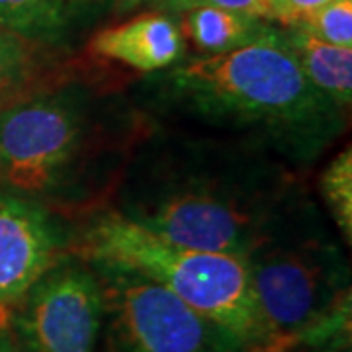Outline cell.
Segmentation results:
<instances>
[{
	"instance_id": "obj_4",
	"label": "cell",
	"mask_w": 352,
	"mask_h": 352,
	"mask_svg": "<svg viewBox=\"0 0 352 352\" xmlns=\"http://www.w3.org/2000/svg\"><path fill=\"white\" fill-rule=\"evenodd\" d=\"M268 352L292 342L351 296L349 263L309 212L292 208L245 258Z\"/></svg>"
},
{
	"instance_id": "obj_16",
	"label": "cell",
	"mask_w": 352,
	"mask_h": 352,
	"mask_svg": "<svg viewBox=\"0 0 352 352\" xmlns=\"http://www.w3.org/2000/svg\"><path fill=\"white\" fill-rule=\"evenodd\" d=\"M153 4L161 6L164 10H173V12H186L192 8H201V6H210V8H226L233 12L247 14L270 22V6L268 0H155Z\"/></svg>"
},
{
	"instance_id": "obj_18",
	"label": "cell",
	"mask_w": 352,
	"mask_h": 352,
	"mask_svg": "<svg viewBox=\"0 0 352 352\" xmlns=\"http://www.w3.org/2000/svg\"><path fill=\"white\" fill-rule=\"evenodd\" d=\"M0 352H22L18 349L12 333L6 327H0Z\"/></svg>"
},
{
	"instance_id": "obj_2",
	"label": "cell",
	"mask_w": 352,
	"mask_h": 352,
	"mask_svg": "<svg viewBox=\"0 0 352 352\" xmlns=\"http://www.w3.org/2000/svg\"><path fill=\"white\" fill-rule=\"evenodd\" d=\"M164 94L204 124L251 131L294 159H309L342 129V110L305 78L272 25L239 50L175 67Z\"/></svg>"
},
{
	"instance_id": "obj_12",
	"label": "cell",
	"mask_w": 352,
	"mask_h": 352,
	"mask_svg": "<svg viewBox=\"0 0 352 352\" xmlns=\"http://www.w3.org/2000/svg\"><path fill=\"white\" fill-rule=\"evenodd\" d=\"M82 0H0V30L28 41L59 38Z\"/></svg>"
},
{
	"instance_id": "obj_19",
	"label": "cell",
	"mask_w": 352,
	"mask_h": 352,
	"mask_svg": "<svg viewBox=\"0 0 352 352\" xmlns=\"http://www.w3.org/2000/svg\"><path fill=\"white\" fill-rule=\"evenodd\" d=\"M145 2H155V0H116V8H118V12H129Z\"/></svg>"
},
{
	"instance_id": "obj_17",
	"label": "cell",
	"mask_w": 352,
	"mask_h": 352,
	"mask_svg": "<svg viewBox=\"0 0 352 352\" xmlns=\"http://www.w3.org/2000/svg\"><path fill=\"white\" fill-rule=\"evenodd\" d=\"M333 0H268L270 6V22H280L282 25H296L305 20Z\"/></svg>"
},
{
	"instance_id": "obj_1",
	"label": "cell",
	"mask_w": 352,
	"mask_h": 352,
	"mask_svg": "<svg viewBox=\"0 0 352 352\" xmlns=\"http://www.w3.org/2000/svg\"><path fill=\"white\" fill-rule=\"evenodd\" d=\"M296 206L284 173L221 147H175L127 180L122 215L178 245L245 258Z\"/></svg>"
},
{
	"instance_id": "obj_14",
	"label": "cell",
	"mask_w": 352,
	"mask_h": 352,
	"mask_svg": "<svg viewBox=\"0 0 352 352\" xmlns=\"http://www.w3.org/2000/svg\"><path fill=\"white\" fill-rule=\"evenodd\" d=\"M36 71L32 41L0 30V100L12 98L28 87Z\"/></svg>"
},
{
	"instance_id": "obj_9",
	"label": "cell",
	"mask_w": 352,
	"mask_h": 352,
	"mask_svg": "<svg viewBox=\"0 0 352 352\" xmlns=\"http://www.w3.org/2000/svg\"><path fill=\"white\" fill-rule=\"evenodd\" d=\"M182 34L178 25L161 12L141 14L124 24L98 32L90 51L108 61L131 67L141 73L168 69L182 57Z\"/></svg>"
},
{
	"instance_id": "obj_6",
	"label": "cell",
	"mask_w": 352,
	"mask_h": 352,
	"mask_svg": "<svg viewBox=\"0 0 352 352\" xmlns=\"http://www.w3.org/2000/svg\"><path fill=\"white\" fill-rule=\"evenodd\" d=\"M104 296L94 268L63 254L14 305L8 331L22 352H94Z\"/></svg>"
},
{
	"instance_id": "obj_11",
	"label": "cell",
	"mask_w": 352,
	"mask_h": 352,
	"mask_svg": "<svg viewBox=\"0 0 352 352\" xmlns=\"http://www.w3.org/2000/svg\"><path fill=\"white\" fill-rule=\"evenodd\" d=\"M182 25L192 45L204 53V57L249 45L270 28L261 18L210 6L182 12Z\"/></svg>"
},
{
	"instance_id": "obj_3",
	"label": "cell",
	"mask_w": 352,
	"mask_h": 352,
	"mask_svg": "<svg viewBox=\"0 0 352 352\" xmlns=\"http://www.w3.org/2000/svg\"><path fill=\"white\" fill-rule=\"evenodd\" d=\"M75 254L135 270L198 314L233 331L251 349H266L249 270L241 256L166 241L129 221L118 210L96 215L85 227Z\"/></svg>"
},
{
	"instance_id": "obj_15",
	"label": "cell",
	"mask_w": 352,
	"mask_h": 352,
	"mask_svg": "<svg viewBox=\"0 0 352 352\" xmlns=\"http://www.w3.org/2000/svg\"><path fill=\"white\" fill-rule=\"evenodd\" d=\"M331 45L352 47V0H333L305 20L289 25Z\"/></svg>"
},
{
	"instance_id": "obj_10",
	"label": "cell",
	"mask_w": 352,
	"mask_h": 352,
	"mask_svg": "<svg viewBox=\"0 0 352 352\" xmlns=\"http://www.w3.org/2000/svg\"><path fill=\"white\" fill-rule=\"evenodd\" d=\"M305 78L321 94H325L339 110L351 108L352 102V47L331 45L286 28L282 32Z\"/></svg>"
},
{
	"instance_id": "obj_5",
	"label": "cell",
	"mask_w": 352,
	"mask_h": 352,
	"mask_svg": "<svg viewBox=\"0 0 352 352\" xmlns=\"http://www.w3.org/2000/svg\"><path fill=\"white\" fill-rule=\"evenodd\" d=\"M104 296V352H249L233 331L124 266L87 261Z\"/></svg>"
},
{
	"instance_id": "obj_20",
	"label": "cell",
	"mask_w": 352,
	"mask_h": 352,
	"mask_svg": "<svg viewBox=\"0 0 352 352\" xmlns=\"http://www.w3.org/2000/svg\"><path fill=\"white\" fill-rule=\"evenodd\" d=\"M249 352H268V351H249Z\"/></svg>"
},
{
	"instance_id": "obj_8",
	"label": "cell",
	"mask_w": 352,
	"mask_h": 352,
	"mask_svg": "<svg viewBox=\"0 0 352 352\" xmlns=\"http://www.w3.org/2000/svg\"><path fill=\"white\" fill-rule=\"evenodd\" d=\"M63 256L57 226L28 194L0 188V327L14 305Z\"/></svg>"
},
{
	"instance_id": "obj_13",
	"label": "cell",
	"mask_w": 352,
	"mask_h": 352,
	"mask_svg": "<svg viewBox=\"0 0 352 352\" xmlns=\"http://www.w3.org/2000/svg\"><path fill=\"white\" fill-rule=\"evenodd\" d=\"M321 196L346 243L352 241V151L346 147L331 159L321 175Z\"/></svg>"
},
{
	"instance_id": "obj_7",
	"label": "cell",
	"mask_w": 352,
	"mask_h": 352,
	"mask_svg": "<svg viewBox=\"0 0 352 352\" xmlns=\"http://www.w3.org/2000/svg\"><path fill=\"white\" fill-rule=\"evenodd\" d=\"M82 139V113L65 94H38L0 110V178L6 188L43 194L63 180Z\"/></svg>"
}]
</instances>
